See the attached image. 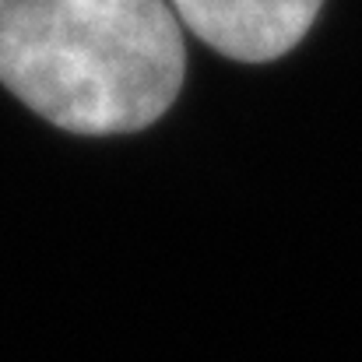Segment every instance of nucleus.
Instances as JSON below:
<instances>
[{
	"label": "nucleus",
	"instance_id": "1",
	"mask_svg": "<svg viewBox=\"0 0 362 362\" xmlns=\"http://www.w3.org/2000/svg\"><path fill=\"white\" fill-rule=\"evenodd\" d=\"M183 71L169 0H0V81L60 130H144L176 103Z\"/></svg>",
	"mask_w": 362,
	"mask_h": 362
},
{
	"label": "nucleus",
	"instance_id": "2",
	"mask_svg": "<svg viewBox=\"0 0 362 362\" xmlns=\"http://www.w3.org/2000/svg\"><path fill=\"white\" fill-rule=\"evenodd\" d=\"M176 18L211 49L240 64L285 57L310 32L324 0H169Z\"/></svg>",
	"mask_w": 362,
	"mask_h": 362
}]
</instances>
